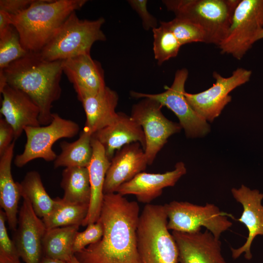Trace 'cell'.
<instances>
[{
    "label": "cell",
    "mask_w": 263,
    "mask_h": 263,
    "mask_svg": "<svg viewBox=\"0 0 263 263\" xmlns=\"http://www.w3.org/2000/svg\"><path fill=\"white\" fill-rule=\"evenodd\" d=\"M137 202L116 192L104 194L100 216L103 233L74 255L81 263H141L137 248Z\"/></svg>",
    "instance_id": "cell-1"
},
{
    "label": "cell",
    "mask_w": 263,
    "mask_h": 263,
    "mask_svg": "<svg viewBox=\"0 0 263 263\" xmlns=\"http://www.w3.org/2000/svg\"><path fill=\"white\" fill-rule=\"evenodd\" d=\"M62 61H48L39 53L28 52L0 70L7 84L25 93L38 107L41 125L52 122V104L61 96Z\"/></svg>",
    "instance_id": "cell-2"
},
{
    "label": "cell",
    "mask_w": 263,
    "mask_h": 263,
    "mask_svg": "<svg viewBox=\"0 0 263 263\" xmlns=\"http://www.w3.org/2000/svg\"><path fill=\"white\" fill-rule=\"evenodd\" d=\"M87 0H35L26 9L11 15L21 44L28 52L39 53L74 12Z\"/></svg>",
    "instance_id": "cell-3"
},
{
    "label": "cell",
    "mask_w": 263,
    "mask_h": 263,
    "mask_svg": "<svg viewBox=\"0 0 263 263\" xmlns=\"http://www.w3.org/2000/svg\"><path fill=\"white\" fill-rule=\"evenodd\" d=\"M164 205L146 204L139 216L137 248L141 263H178V250L167 226Z\"/></svg>",
    "instance_id": "cell-4"
},
{
    "label": "cell",
    "mask_w": 263,
    "mask_h": 263,
    "mask_svg": "<svg viewBox=\"0 0 263 263\" xmlns=\"http://www.w3.org/2000/svg\"><path fill=\"white\" fill-rule=\"evenodd\" d=\"M240 0H164L175 17L188 19L204 30L206 43L219 46L226 35Z\"/></svg>",
    "instance_id": "cell-5"
},
{
    "label": "cell",
    "mask_w": 263,
    "mask_h": 263,
    "mask_svg": "<svg viewBox=\"0 0 263 263\" xmlns=\"http://www.w3.org/2000/svg\"><path fill=\"white\" fill-rule=\"evenodd\" d=\"M105 22L103 17L93 20L80 19L74 12L39 54L48 61L64 60L90 54L94 42L106 40L101 29Z\"/></svg>",
    "instance_id": "cell-6"
},
{
    "label": "cell",
    "mask_w": 263,
    "mask_h": 263,
    "mask_svg": "<svg viewBox=\"0 0 263 263\" xmlns=\"http://www.w3.org/2000/svg\"><path fill=\"white\" fill-rule=\"evenodd\" d=\"M164 206L168 216L167 226L172 231L191 233L201 230L203 226L220 239L221 235L232 225L228 217L233 216L220 210L213 204L201 206L173 201Z\"/></svg>",
    "instance_id": "cell-7"
},
{
    "label": "cell",
    "mask_w": 263,
    "mask_h": 263,
    "mask_svg": "<svg viewBox=\"0 0 263 263\" xmlns=\"http://www.w3.org/2000/svg\"><path fill=\"white\" fill-rule=\"evenodd\" d=\"M263 29V0H240L226 36L218 46L222 54L241 60Z\"/></svg>",
    "instance_id": "cell-8"
},
{
    "label": "cell",
    "mask_w": 263,
    "mask_h": 263,
    "mask_svg": "<svg viewBox=\"0 0 263 263\" xmlns=\"http://www.w3.org/2000/svg\"><path fill=\"white\" fill-rule=\"evenodd\" d=\"M79 131L76 122L63 118L56 113H53L52 121L47 125L25 128L26 143L23 151L16 156L15 165L22 167L38 158L55 161L57 155L52 149L54 144L61 138L75 136Z\"/></svg>",
    "instance_id": "cell-9"
},
{
    "label": "cell",
    "mask_w": 263,
    "mask_h": 263,
    "mask_svg": "<svg viewBox=\"0 0 263 263\" xmlns=\"http://www.w3.org/2000/svg\"><path fill=\"white\" fill-rule=\"evenodd\" d=\"M188 75L186 68L178 70L171 86L164 92L156 94L131 92L132 97L150 98L166 106L176 115L179 124L188 137H202L207 134L210 128L207 121L201 117L190 106L185 96V85Z\"/></svg>",
    "instance_id": "cell-10"
},
{
    "label": "cell",
    "mask_w": 263,
    "mask_h": 263,
    "mask_svg": "<svg viewBox=\"0 0 263 263\" xmlns=\"http://www.w3.org/2000/svg\"><path fill=\"white\" fill-rule=\"evenodd\" d=\"M162 105L150 98H143L132 108L130 115L142 127L146 138L145 153L148 165H151L158 152L172 134L182 128L179 123L173 122L163 114Z\"/></svg>",
    "instance_id": "cell-11"
},
{
    "label": "cell",
    "mask_w": 263,
    "mask_h": 263,
    "mask_svg": "<svg viewBox=\"0 0 263 263\" xmlns=\"http://www.w3.org/2000/svg\"><path fill=\"white\" fill-rule=\"evenodd\" d=\"M251 75V70L244 68H237L226 77L214 71L212 75L215 82L212 87L197 94L185 92V96L190 106L201 117L212 122L231 101L229 93L249 81Z\"/></svg>",
    "instance_id": "cell-12"
},
{
    "label": "cell",
    "mask_w": 263,
    "mask_h": 263,
    "mask_svg": "<svg viewBox=\"0 0 263 263\" xmlns=\"http://www.w3.org/2000/svg\"><path fill=\"white\" fill-rule=\"evenodd\" d=\"M22 198L13 241L25 263H40L43 257L42 240L46 228L28 198Z\"/></svg>",
    "instance_id": "cell-13"
},
{
    "label": "cell",
    "mask_w": 263,
    "mask_h": 263,
    "mask_svg": "<svg viewBox=\"0 0 263 263\" xmlns=\"http://www.w3.org/2000/svg\"><path fill=\"white\" fill-rule=\"evenodd\" d=\"M62 70L73 84L78 99L96 94L106 88L101 63L90 54L81 55L62 61Z\"/></svg>",
    "instance_id": "cell-14"
},
{
    "label": "cell",
    "mask_w": 263,
    "mask_h": 263,
    "mask_svg": "<svg viewBox=\"0 0 263 263\" xmlns=\"http://www.w3.org/2000/svg\"><path fill=\"white\" fill-rule=\"evenodd\" d=\"M231 193L235 200L243 208L241 217L237 221L245 225L248 230V236L245 243L238 248L231 247L232 257L238 258L244 253V258L250 260L252 244L257 236H263V193L258 189H251L242 185L238 188H232Z\"/></svg>",
    "instance_id": "cell-15"
},
{
    "label": "cell",
    "mask_w": 263,
    "mask_h": 263,
    "mask_svg": "<svg viewBox=\"0 0 263 263\" xmlns=\"http://www.w3.org/2000/svg\"><path fill=\"white\" fill-rule=\"evenodd\" d=\"M180 263H227L221 252V242L206 229L191 233L172 231Z\"/></svg>",
    "instance_id": "cell-16"
},
{
    "label": "cell",
    "mask_w": 263,
    "mask_h": 263,
    "mask_svg": "<svg viewBox=\"0 0 263 263\" xmlns=\"http://www.w3.org/2000/svg\"><path fill=\"white\" fill-rule=\"evenodd\" d=\"M148 165L145 151L140 143L134 142L116 151L107 171L104 194L116 193L123 184L144 171Z\"/></svg>",
    "instance_id": "cell-17"
},
{
    "label": "cell",
    "mask_w": 263,
    "mask_h": 263,
    "mask_svg": "<svg viewBox=\"0 0 263 263\" xmlns=\"http://www.w3.org/2000/svg\"><path fill=\"white\" fill-rule=\"evenodd\" d=\"M0 92L3 97L0 113L13 128L15 140L25 128L40 126L39 108L27 94L8 84Z\"/></svg>",
    "instance_id": "cell-18"
},
{
    "label": "cell",
    "mask_w": 263,
    "mask_h": 263,
    "mask_svg": "<svg viewBox=\"0 0 263 263\" xmlns=\"http://www.w3.org/2000/svg\"><path fill=\"white\" fill-rule=\"evenodd\" d=\"M186 173L182 162L177 163L173 170L164 173L142 172L122 184L116 192L123 196L134 195L139 202L149 204L162 194L164 188L174 186Z\"/></svg>",
    "instance_id": "cell-19"
},
{
    "label": "cell",
    "mask_w": 263,
    "mask_h": 263,
    "mask_svg": "<svg viewBox=\"0 0 263 263\" xmlns=\"http://www.w3.org/2000/svg\"><path fill=\"white\" fill-rule=\"evenodd\" d=\"M92 136L103 146L106 155L111 161L115 150L124 146L139 142L145 150L146 138L141 126L131 116L118 113L116 120L112 124L97 131Z\"/></svg>",
    "instance_id": "cell-20"
},
{
    "label": "cell",
    "mask_w": 263,
    "mask_h": 263,
    "mask_svg": "<svg viewBox=\"0 0 263 263\" xmlns=\"http://www.w3.org/2000/svg\"><path fill=\"white\" fill-rule=\"evenodd\" d=\"M93 155L87 168L91 186V198L88 213L82 225L85 226L96 222L100 216L103 201L104 184L111 161L106 155L101 144L92 136Z\"/></svg>",
    "instance_id": "cell-21"
},
{
    "label": "cell",
    "mask_w": 263,
    "mask_h": 263,
    "mask_svg": "<svg viewBox=\"0 0 263 263\" xmlns=\"http://www.w3.org/2000/svg\"><path fill=\"white\" fill-rule=\"evenodd\" d=\"M118 99L117 93L107 86L100 93L83 99L81 102L86 116L83 130L92 135L113 123L118 116L115 109Z\"/></svg>",
    "instance_id": "cell-22"
},
{
    "label": "cell",
    "mask_w": 263,
    "mask_h": 263,
    "mask_svg": "<svg viewBox=\"0 0 263 263\" xmlns=\"http://www.w3.org/2000/svg\"><path fill=\"white\" fill-rule=\"evenodd\" d=\"M15 140L0 158V205L5 213L10 229L16 231L18 225V204L21 197L18 182L11 173Z\"/></svg>",
    "instance_id": "cell-23"
},
{
    "label": "cell",
    "mask_w": 263,
    "mask_h": 263,
    "mask_svg": "<svg viewBox=\"0 0 263 263\" xmlns=\"http://www.w3.org/2000/svg\"><path fill=\"white\" fill-rule=\"evenodd\" d=\"M79 225L46 229L42 240L43 256L69 261L74 255L73 243Z\"/></svg>",
    "instance_id": "cell-24"
},
{
    "label": "cell",
    "mask_w": 263,
    "mask_h": 263,
    "mask_svg": "<svg viewBox=\"0 0 263 263\" xmlns=\"http://www.w3.org/2000/svg\"><path fill=\"white\" fill-rule=\"evenodd\" d=\"M92 135L83 130L76 141H62L60 144L61 152L54 161V167L87 168L93 155Z\"/></svg>",
    "instance_id": "cell-25"
},
{
    "label": "cell",
    "mask_w": 263,
    "mask_h": 263,
    "mask_svg": "<svg viewBox=\"0 0 263 263\" xmlns=\"http://www.w3.org/2000/svg\"><path fill=\"white\" fill-rule=\"evenodd\" d=\"M62 175L60 186L64 190L62 199L72 203L89 204L91 186L88 168H65Z\"/></svg>",
    "instance_id": "cell-26"
},
{
    "label": "cell",
    "mask_w": 263,
    "mask_h": 263,
    "mask_svg": "<svg viewBox=\"0 0 263 263\" xmlns=\"http://www.w3.org/2000/svg\"><path fill=\"white\" fill-rule=\"evenodd\" d=\"M18 183L21 196L28 198L38 217L43 218L52 211L56 203L55 199H52L46 192L38 172H27Z\"/></svg>",
    "instance_id": "cell-27"
},
{
    "label": "cell",
    "mask_w": 263,
    "mask_h": 263,
    "mask_svg": "<svg viewBox=\"0 0 263 263\" xmlns=\"http://www.w3.org/2000/svg\"><path fill=\"white\" fill-rule=\"evenodd\" d=\"M55 206L42 218L46 229L70 225H82L88 213V204L72 203L62 198H55Z\"/></svg>",
    "instance_id": "cell-28"
},
{
    "label": "cell",
    "mask_w": 263,
    "mask_h": 263,
    "mask_svg": "<svg viewBox=\"0 0 263 263\" xmlns=\"http://www.w3.org/2000/svg\"><path fill=\"white\" fill-rule=\"evenodd\" d=\"M152 30L154 58L158 65H161L165 61L176 57L182 46L173 33L164 26L160 24Z\"/></svg>",
    "instance_id": "cell-29"
},
{
    "label": "cell",
    "mask_w": 263,
    "mask_h": 263,
    "mask_svg": "<svg viewBox=\"0 0 263 263\" xmlns=\"http://www.w3.org/2000/svg\"><path fill=\"white\" fill-rule=\"evenodd\" d=\"M160 24L173 33L181 46L192 42L206 43L204 30L190 20L175 17L170 21H160Z\"/></svg>",
    "instance_id": "cell-30"
},
{
    "label": "cell",
    "mask_w": 263,
    "mask_h": 263,
    "mask_svg": "<svg viewBox=\"0 0 263 263\" xmlns=\"http://www.w3.org/2000/svg\"><path fill=\"white\" fill-rule=\"evenodd\" d=\"M28 53L22 47L19 33L13 26L5 35L0 38V70H3Z\"/></svg>",
    "instance_id": "cell-31"
},
{
    "label": "cell",
    "mask_w": 263,
    "mask_h": 263,
    "mask_svg": "<svg viewBox=\"0 0 263 263\" xmlns=\"http://www.w3.org/2000/svg\"><path fill=\"white\" fill-rule=\"evenodd\" d=\"M5 213L0 210V263H20L17 247L9 238L5 222Z\"/></svg>",
    "instance_id": "cell-32"
},
{
    "label": "cell",
    "mask_w": 263,
    "mask_h": 263,
    "mask_svg": "<svg viewBox=\"0 0 263 263\" xmlns=\"http://www.w3.org/2000/svg\"><path fill=\"white\" fill-rule=\"evenodd\" d=\"M103 229L99 219L88 225L82 232H77L75 235L73 246L74 254L80 251L88 245L97 242L102 237Z\"/></svg>",
    "instance_id": "cell-33"
},
{
    "label": "cell",
    "mask_w": 263,
    "mask_h": 263,
    "mask_svg": "<svg viewBox=\"0 0 263 263\" xmlns=\"http://www.w3.org/2000/svg\"><path fill=\"white\" fill-rule=\"evenodd\" d=\"M131 7L140 17L142 26L146 30H152L157 27V22L148 10L147 0H129L127 1Z\"/></svg>",
    "instance_id": "cell-34"
},
{
    "label": "cell",
    "mask_w": 263,
    "mask_h": 263,
    "mask_svg": "<svg viewBox=\"0 0 263 263\" xmlns=\"http://www.w3.org/2000/svg\"><path fill=\"white\" fill-rule=\"evenodd\" d=\"M35 0H0V10L15 15L26 9Z\"/></svg>",
    "instance_id": "cell-35"
},
{
    "label": "cell",
    "mask_w": 263,
    "mask_h": 263,
    "mask_svg": "<svg viewBox=\"0 0 263 263\" xmlns=\"http://www.w3.org/2000/svg\"><path fill=\"white\" fill-rule=\"evenodd\" d=\"M14 140L12 126L4 118L0 119V156L5 152Z\"/></svg>",
    "instance_id": "cell-36"
},
{
    "label": "cell",
    "mask_w": 263,
    "mask_h": 263,
    "mask_svg": "<svg viewBox=\"0 0 263 263\" xmlns=\"http://www.w3.org/2000/svg\"><path fill=\"white\" fill-rule=\"evenodd\" d=\"M12 27L11 15L0 10V38L5 35Z\"/></svg>",
    "instance_id": "cell-37"
},
{
    "label": "cell",
    "mask_w": 263,
    "mask_h": 263,
    "mask_svg": "<svg viewBox=\"0 0 263 263\" xmlns=\"http://www.w3.org/2000/svg\"><path fill=\"white\" fill-rule=\"evenodd\" d=\"M40 263H68L62 260L43 256Z\"/></svg>",
    "instance_id": "cell-38"
},
{
    "label": "cell",
    "mask_w": 263,
    "mask_h": 263,
    "mask_svg": "<svg viewBox=\"0 0 263 263\" xmlns=\"http://www.w3.org/2000/svg\"><path fill=\"white\" fill-rule=\"evenodd\" d=\"M263 38V29L260 31V32L259 33L256 40L257 41H258L260 39Z\"/></svg>",
    "instance_id": "cell-39"
}]
</instances>
